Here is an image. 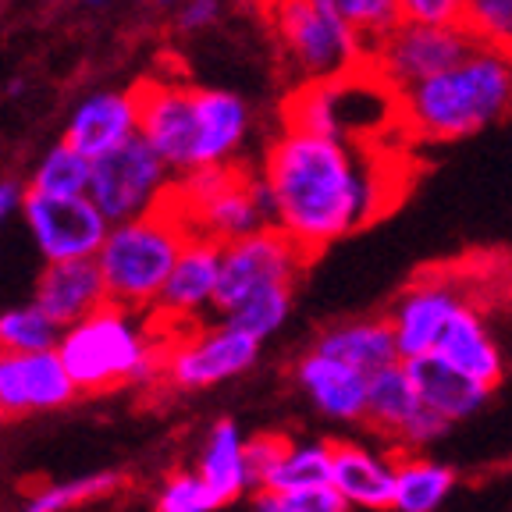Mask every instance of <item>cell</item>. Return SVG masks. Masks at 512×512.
<instances>
[{
    "instance_id": "cell-1",
    "label": "cell",
    "mask_w": 512,
    "mask_h": 512,
    "mask_svg": "<svg viewBox=\"0 0 512 512\" xmlns=\"http://www.w3.org/2000/svg\"><path fill=\"white\" fill-rule=\"evenodd\" d=\"M388 178L392 164L377 157V143H345L292 125H281L260 160L274 228L310 260L399 203Z\"/></svg>"
},
{
    "instance_id": "cell-2",
    "label": "cell",
    "mask_w": 512,
    "mask_h": 512,
    "mask_svg": "<svg viewBox=\"0 0 512 512\" xmlns=\"http://www.w3.org/2000/svg\"><path fill=\"white\" fill-rule=\"evenodd\" d=\"M132 96L139 107V136L168 160L178 178L235 164L253 125L249 104L228 89L150 79L139 82Z\"/></svg>"
},
{
    "instance_id": "cell-3",
    "label": "cell",
    "mask_w": 512,
    "mask_h": 512,
    "mask_svg": "<svg viewBox=\"0 0 512 512\" xmlns=\"http://www.w3.org/2000/svg\"><path fill=\"white\" fill-rule=\"evenodd\" d=\"M512 111V57L473 47L459 64L399 96V132L413 143H459Z\"/></svg>"
},
{
    "instance_id": "cell-4",
    "label": "cell",
    "mask_w": 512,
    "mask_h": 512,
    "mask_svg": "<svg viewBox=\"0 0 512 512\" xmlns=\"http://www.w3.org/2000/svg\"><path fill=\"white\" fill-rule=\"evenodd\" d=\"M57 352L79 392L153 381L164 370V338L150 328V320L143 324L136 310L118 303H104L86 320L64 328Z\"/></svg>"
},
{
    "instance_id": "cell-5",
    "label": "cell",
    "mask_w": 512,
    "mask_h": 512,
    "mask_svg": "<svg viewBox=\"0 0 512 512\" xmlns=\"http://www.w3.org/2000/svg\"><path fill=\"white\" fill-rule=\"evenodd\" d=\"M189 239L192 232L171 203L136 221L114 224L104 249L96 253L107 299L125 310L150 313Z\"/></svg>"
},
{
    "instance_id": "cell-6",
    "label": "cell",
    "mask_w": 512,
    "mask_h": 512,
    "mask_svg": "<svg viewBox=\"0 0 512 512\" xmlns=\"http://www.w3.org/2000/svg\"><path fill=\"white\" fill-rule=\"evenodd\" d=\"M296 86L331 82L367 68L370 47L328 0H260Z\"/></svg>"
},
{
    "instance_id": "cell-7",
    "label": "cell",
    "mask_w": 512,
    "mask_h": 512,
    "mask_svg": "<svg viewBox=\"0 0 512 512\" xmlns=\"http://www.w3.org/2000/svg\"><path fill=\"white\" fill-rule=\"evenodd\" d=\"M281 125L345 143H381L388 132H399V93L370 68L345 79L292 86L281 107Z\"/></svg>"
},
{
    "instance_id": "cell-8",
    "label": "cell",
    "mask_w": 512,
    "mask_h": 512,
    "mask_svg": "<svg viewBox=\"0 0 512 512\" xmlns=\"http://www.w3.org/2000/svg\"><path fill=\"white\" fill-rule=\"evenodd\" d=\"M168 203L178 210L192 235L214 239L221 246L274 228L271 200L260 182V171H249L242 164L203 168L178 178Z\"/></svg>"
},
{
    "instance_id": "cell-9",
    "label": "cell",
    "mask_w": 512,
    "mask_h": 512,
    "mask_svg": "<svg viewBox=\"0 0 512 512\" xmlns=\"http://www.w3.org/2000/svg\"><path fill=\"white\" fill-rule=\"evenodd\" d=\"M175 182L178 175L168 168V160L136 132L111 153L93 160L89 200L104 210L111 224H125L164 207Z\"/></svg>"
},
{
    "instance_id": "cell-10",
    "label": "cell",
    "mask_w": 512,
    "mask_h": 512,
    "mask_svg": "<svg viewBox=\"0 0 512 512\" xmlns=\"http://www.w3.org/2000/svg\"><path fill=\"white\" fill-rule=\"evenodd\" d=\"M477 47L466 25H416L399 22L384 40H377L367 54V68L392 86L395 93L420 86L434 75L448 72Z\"/></svg>"
},
{
    "instance_id": "cell-11",
    "label": "cell",
    "mask_w": 512,
    "mask_h": 512,
    "mask_svg": "<svg viewBox=\"0 0 512 512\" xmlns=\"http://www.w3.org/2000/svg\"><path fill=\"white\" fill-rule=\"evenodd\" d=\"M260 345L264 342L242 335L224 320L196 324V328L164 338V370H160V377L182 388V392L214 388V384L235 381L246 370H253Z\"/></svg>"
},
{
    "instance_id": "cell-12",
    "label": "cell",
    "mask_w": 512,
    "mask_h": 512,
    "mask_svg": "<svg viewBox=\"0 0 512 512\" xmlns=\"http://www.w3.org/2000/svg\"><path fill=\"white\" fill-rule=\"evenodd\" d=\"M310 256L278 228L246 235V239L224 242L221 246V285H217L214 313H228L249 299L253 292L278 285H299L306 274Z\"/></svg>"
},
{
    "instance_id": "cell-13",
    "label": "cell",
    "mask_w": 512,
    "mask_h": 512,
    "mask_svg": "<svg viewBox=\"0 0 512 512\" xmlns=\"http://www.w3.org/2000/svg\"><path fill=\"white\" fill-rule=\"evenodd\" d=\"M363 424L377 441H384L395 452H427L452 427L445 416L424 406L406 363H392V367L370 374L367 420Z\"/></svg>"
},
{
    "instance_id": "cell-14",
    "label": "cell",
    "mask_w": 512,
    "mask_h": 512,
    "mask_svg": "<svg viewBox=\"0 0 512 512\" xmlns=\"http://www.w3.org/2000/svg\"><path fill=\"white\" fill-rule=\"evenodd\" d=\"M22 214L47 264L96 260L114 228L89 196H43L29 189Z\"/></svg>"
},
{
    "instance_id": "cell-15",
    "label": "cell",
    "mask_w": 512,
    "mask_h": 512,
    "mask_svg": "<svg viewBox=\"0 0 512 512\" xmlns=\"http://www.w3.org/2000/svg\"><path fill=\"white\" fill-rule=\"evenodd\" d=\"M217 285H221V242L192 235L178 256L175 271L160 299L150 310V328L160 338L178 335V331L196 328L203 313H214Z\"/></svg>"
},
{
    "instance_id": "cell-16",
    "label": "cell",
    "mask_w": 512,
    "mask_h": 512,
    "mask_svg": "<svg viewBox=\"0 0 512 512\" xmlns=\"http://www.w3.org/2000/svg\"><path fill=\"white\" fill-rule=\"evenodd\" d=\"M466 303L470 299L459 292V285L452 278L427 274V278L413 281L392 303V310L384 313L395 331V345H399L402 363L438 352V342L445 335L448 320L456 317Z\"/></svg>"
},
{
    "instance_id": "cell-17",
    "label": "cell",
    "mask_w": 512,
    "mask_h": 512,
    "mask_svg": "<svg viewBox=\"0 0 512 512\" xmlns=\"http://www.w3.org/2000/svg\"><path fill=\"white\" fill-rule=\"evenodd\" d=\"M79 395L61 352H0V416L61 409Z\"/></svg>"
},
{
    "instance_id": "cell-18",
    "label": "cell",
    "mask_w": 512,
    "mask_h": 512,
    "mask_svg": "<svg viewBox=\"0 0 512 512\" xmlns=\"http://www.w3.org/2000/svg\"><path fill=\"white\" fill-rule=\"evenodd\" d=\"M395 459L384 441H331V484L356 512H392Z\"/></svg>"
},
{
    "instance_id": "cell-19",
    "label": "cell",
    "mask_w": 512,
    "mask_h": 512,
    "mask_svg": "<svg viewBox=\"0 0 512 512\" xmlns=\"http://www.w3.org/2000/svg\"><path fill=\"white\" fill-rule=\"evenodd\" d=\"M292 381L303 392V399H310V406L335 424H363L367 420L370 374H363V370L310 345L292 363Z\"/></svg>"
},
{
    "instance_id": "cell-20",
    "label": "cell",
    "mask_w": 512,
    "mask_h": 512,
    "mask_svg": "<svg viewBox=\"0 0 512 512\" xmlns=\"http://www.w3.org/2000/svg\"><path fill=\"white\" fill-rule=\"evenodd\" d=\"M32 303L47 317H54L61 328H72L111 299H107L104 274L96 260H61V264L43 267Z\"/></svg>"
},
{
    "instance_id": "cell-21",
    "label": "cell",
    "mask_w": 512,
    "mask_h": 512,
    "mask_svg": "<svg viewBox=\"0 0 512 512\" xmlns=\"http://www.w3.org/2000/svg\"><path fill=\"white\" fill-rule=\"evenodd\" d=\"M438 356L452 363L456 370H463L466 377L480 381L484 388H491V392L505 381L502 345H498L488 317L473 303H466L456 317L448 320L445 335L438 342Z\"/></svg>"
},
{
    "instance_id": "cell-22",
    "label": "cell",
    "mask_w": 512,
    "mask_h": 512,
    "mask_svg": "<svg viewBox=\"0 0 512 512\" xmlns=\"http://www.w3.org/2000/svg\"><path fill=\"white\" fill-rule=\"evenodd\" d=\"M139 132V107L132 93H93L75 107L64 139L86 157H104Z\"/></svg>"
},
{
    "instance_id": "cell-23",
    "label": "cell",
    "mask_w": 512,
    "mask_h": 512,
    "mask_svg": "<svg viewBox=\"0 0 512 512\" xmlns=\"http://www.w3.org/2000/svg\"><path fill=\"white\" fill-rule=\"evenodd\" d=\"M313 349L328 352V356L363 370V374H377V370L392 367V363H402L388 317L338 320V324H331V328H324L313 338Z\"/></svg>"
},
{
    "instance_id": "cell-24",
    "label": "cell",
    "mask_w": 512,
    "mask_h": 512,
    "mask_svg": "<svg viewBox=\"0 0 512 512\" xmlns=\"http://www.w3.org/2000/svg\"><path fill=\"white\" fill-rule=\"evenodd\" d=\"M406 370L416 381V388H420L424 406H431L438 416H445L448 424L470 420L491 399V388L466 377L463 370H456L448 360H441L438 352L420 356V360H406Z\"/></svg>"
},
{
    "instance_id": "cell-25",
    "label": "cell",
    "mask_w": 512,
    "mask_h": 512,
    "mask_svg": "<svg viewBox=\"0 0 512 512\" xmlns=\"http://www.w3.org/2000/svg\"><path fill=\"white\" fill-rule=\"evenodd\" d=\"M200 477L210 484L221 505L239 502L242 495H249L253 488V473H249V459H246V438L232 420H217L210 427L207 441H203L200 452Z\"/></svg>"
},
{
    "instance_id": "cell-26",
    "label": "cell",
    "mask_w": 512,
    "mask_h": 512,
    "mask_svg": "<svg viewBox=\"0 0 512 512\" xmlns=\"http://www.w3.org/2000/svg\"><path fill=\"white\" fill-rule=\"evenodd\" d=\"M456 491V470L427 452H399L392 512H438Z\"/></svg>"
},
{
    "instance_id": "cell-27",
    "label": "cell",
    "mask_w": 512,
    "mask_h": 512,
    "mask_svg": "<svg viewBox=\"0 0 512 512\" xmlns=\"http://www.w3.org/2000/svg\"><path fill=\"white\" fill-rule=\"evenodd\" d=\"M320 484H331V441H288L260 491L296 495V491H310Z\"/></svg>"
},
{
    "instance_id": "cell-28",
    "label": "cell",
    "mask_w": 512,
    "mask_h": 512,
    "mask_svg": "<svg viewBox=\"0 0 512 512\" xmlns=\"http://www.w3.org/2000/svg\"><path fill=\"white\" fill-rule=\"evenodd\" d=\"M89 182H93V157L61 139L40 160V168L32 171L29 189L43 192V196H89Z\"/></svg>"
},
{
    "instance_id": "cell-29",
    "label": "cell",
    "mask_w": 512,
    "mask_h": 512,
    "mask_svg": "<svg viewBox=\"0 0 512 512\" xmlns=\"http://www.w3.org/2000/svg\"><path fill=\"white\" fill-rule=\"evenodd\" d=\"M292 299H296V285H278L264 288V292H253L249 299H242L239 306H232L228 313H221L217 320L232 324L235 331L256 338V342H267L274 331H281V324L292 313Z\"/></svg>"
},
{
    "instance_id": "cell-30",
    "label": "cell",
    "mask_w": 512,
    "mask_h": 512,
    "mask_svg": "<svg viewBox=\"0 0 512 512\" xmlns=\"http://www.w3.org/2000/svg\"><path fill=\"white\" fill-rule=\"evenodd\" d=\"M64 328L36 303L0 313V352H47L61 345Z\"/></svg>"
},
{
    "instance_id": "cell-31",
    "label": "cell",
    "mask_w": 512,
    "mask_h": 512,
    "mask_svg": "<svg viewBox=\"0 0 512 512\" xmlns=\"http://www.w3.org/2000/svg\"><path fill=\"white\" fill-rule=\"evenodd\" d=\"M118 484H121L118 473H89V477L50 484V488L36 491V495L25 502L22 512H68V509H75V505H86V502H93V498L111 495Z\"/></svg>"
},
{
    "instance_id": "cell-32",
    "label": "cell",
    "mask_w": 512,
    "mask_h": 512,
    "mask_svg": "<svg viewBox=\"0 0 512 512\" xmlns=\"http://www.w3.org/2000/svg\"><path fill=\"white\" fill-rule=\"evenodd\" d=\"M463 25L480 47L512 57V0H466Z\"/></svg>"
},
{
    "instance_id": "cell-33",
    "label": "cell",
    "mask_w": 512,
    "mask_h": 512,
    "mask_svg": "<svg viewBox=\"0 0 512 512\" xmlns=\"http://www.w3.org/2000/svg\"><path fill=\"white\" fill-rule=\"evenodd\" d=\"M221 498L210 491V484L200 477V470L171 473L157 491V512H217Z\"/></svg>"
},
{
    "instance_id": "cell-34",
    "label": "cell",
    "mask_w": 512,
    "mask_h": 512,
    "mask_svg": "<svg viewBox=\"0 0 512 512\" xmlns=\"http://www.w3.org/2000/svg\"><path fill=\"white\" fill-rule=\"evenodd\" d=\"M328 4L352 25V29L360 32L367 47L384 40V36L402 22L399 0H328Z\"/></svg>"
},
{
    "instance_id": "cell-35",
    "label": "cell",
    "mask_w": 512,
    "mask_h": 512,
    "mask_svg": "<svg viewBox=\"0 0 512 512\" xmlns=\"http://www.w3.org/2000/svg\"><path fill=\"white\" fill-rule=\"evenodd\" d=\"M399 15L416 25H463L466 0H399Z\"/></svg>"
},
{
    "instance_id": "cell-36",
    "label": "cell",
    "mask_w": 512,
    "mask_h": 512,
    "mask_svg": "<svg viewBox=\"0 0 512 512\" xmlns=\"http://www.w3.org/2000/svg\"><path fill=\"white\" fill-rule=\"evenodd\" d=\"M285 434L278 431H264V434H253L246 438V459H249V473H253V488L260 491V484L267 480V473L274 470V463L281 459V452L288 448Z\"/></svg>"
},
{
    "instance_id": "cell-37",
    "label": "cell",
    "mask_w": 512,
    "mask_h": 512,
    "mask_svg": "<svg viewBox=\"0 0 512 512\" xmlns=\"http://www.w3.org/2000/svg\"><path fill=\"white\" fill-rule=\"evenodd\" d=\"M224 15V4L221 0H182L178 4V29L185 32H203V29H214Z\"/></svg>"
},
{
    "instance_id": "cell-38",
    "label": "cell",
    "mask_w": 512,
    "mask_h": 512,
    "mask_svg": "<svg viewBox=\"0 0 512 512\" xmlns=\"http://www.w3.org/2000/svg\"><path fill=\"white\" fill-rule=\"evenodd\" d=\"M299 512H352V505L338 495L335 484H320V488H310V491H296L292 495Z\"/></svg>"
},
{
    "instance_id": "cell-39",
    "label": "cell",
    "mask_w": 512,
    "mask_h": 512,
    "mask_svg": "<svg viewBox=\"0 0 512 512\" xmlns=\"http://www.w3.org/2000/svg\"><path fill=\"white\" fill-rule=\"evenodd\" d=\"M253 512H299L292 495H278V491H253Z\"/></svg>"
},
{
    "instance_id": "cell-40",
    "label": "cell",
    "mask_w": 512,
    "mask_h": 512,
    "mask_svg": "<svg viewBox=\"0 0 512 512\" xmlns=\"http://www.w3.org/2000/svg\"><path fill=\"white\" fill-rule=\"evenodd\" d=\"M22 203H25V196H22V189H18V182H8V178H4V182H0V224L8 221Z\"/></svg>"
},
{
    "instance_id": "cell-41",
    "label": "cell",
    "mask_w": 512,
    "mask_h": 512,
    "mask_svg": "<svg viewBox=\"0 0 512 512\" xmlns=\"http://www.w3.org/2000/svg\"><path fill=\"white\" fill-rule=\"evenodd\" d=\"M153 4H160V8H171V4H178V0H153Z\"/></svg>"
},
{
    "instance_id": "cell-42",
    "label": "cell",
    "mask_w": 512,
    "mask_h": 512,
    "mask_svg": "<svg viewBox=\"0 0 512 512\" xmlns=\"http://www.w3.org/2000/svg\"><path fill=\"white\" fill-rule=\"evenodd\" d=\"M86 4H100V0H86Z\"/></svg>"
}]
</instances>
